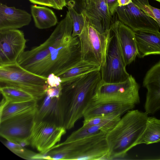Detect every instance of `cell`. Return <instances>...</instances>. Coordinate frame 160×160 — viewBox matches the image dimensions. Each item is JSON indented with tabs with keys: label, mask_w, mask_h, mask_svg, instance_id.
<instances>
[{
	"label": "cell",
	"mask_w": 160,
	"mask_h": 160,
	"mask_svg": "<svg viewBox=\"0 0 160 160\" xmlns=\"http://www.w3.org/2000/svg\"><path fill=\"white\" fill-rule=\"evenodd\" d=\"M0 85L16 87L32 94L38 101L46 95L47 78L29 71L17 62L0 65Z\"/></svg>",
	"instance_id": "obj_5"
},
{
	"label": "cell",
	"mask_w": 160,
	"mask_h": 160,
	"mask_svg": "<svg viewBox=\"0 0 160 160\" xmlns=\"http://www.w3.org/2000/svg\"><path fill=\"white\" fill-rule=\"evenodd\" d=\"M134 108L122 103L103 102H96L91 101L84 111V119L98 117H103L114 114L122 115L127 111Z\"/></svg>",
	"instance_id": "obj_19"
},
{
	"label": "cell",
	"mask_w": 160,
	"mask_h": 160,
	"mask_svg": "<svg viewBox=\"0 0 160 160\" xmlns=\"http://www.w3.org/2000/svg\"><path fill=\"white\" fill-rule=\"evenodd\" d=\"M0 91L3 98L10 103L21 102L36 99L30 93L13 86L0 85Z\"/></svg>",
	"instance_id": "obj_25"
},
{
	"label": "cell",
	"mask_w": 160,
	"mask_h": 160,
	"mask_svg": "<svg viewBox=\"0 0 160 160\" xmlns=\"http://www.w3.org/2000/svg\"><path fill=\"white\" fill-rule=\"evenodd\" d=\"M107 133H99L66 143L55 145L46 153L49 160L106 159L108 147Z\"/></svg>",
	"instance_id": "obj_4"
},
{
	"label": "cell",
	"mask_w": 160,
	"mask_h": 160,
	"mask_svg": "<svg viewBox=\"0 0 160 160\" xmlns=\"http://www.w3.org/2000/svg\"><path fill=\"white\" fill-rule=\"evenodd\" d=\"M148 115L138 110H130L120 118L106 134L108 147L106 159L123 158L136 146L145 128Z\"/></svg>",
	"instance_id": "obj_3"
},
{
	"label": "cell",
	"mask_w": 160,
	"mask_h": 160,
	"mask_svg": "<svg viewBox=\"0 0 160 160\" xmlns=\"http://www.w3.org/2000/svg\"><path fill=\"white\" fill-rule=\"evenodd\" d=\"M73 21L68 11L48 38L39 46L24 52L17 62L35 74L47 78L57 76L81 60L78 36H72Z\"/></svg>",
	"instance_id": "obj_1"
},
{
	"label": "cell",
	"mask_w": 160,
	"mask_h": 160,
	"mask_svg": "<svg viewBox=\"0 0 160 160\" xmlns=\"http://www.w3.org/2000/svg\"><path fill=\"white\" fill-rule=\"evenodd\" d=\"M160 142V119L148 117L145 128L138 139L136 145L149 144Z\"/></svg>",
	"instance_id": "obj_23"
},
{
	"label": "cell",
	"mask_w": 160,
	"mask_h": 160,
	"mask_svg": "<svg viewBox=\"0 0 160 160\" xmlns=\"http://www.w3.org/2000/svg\"><path fill=\"white\" fill-rule=\"evenodd\" d=\"M101 68L98 64L81 59L58 76L62 83L91 72L100 70Z\"/></svg>",
	"instance_id": "obj_22"
},
{
	"label": "cell",
	"mask_w": 160,
	"mask_h": 160,
	"mask_svg": "<svg viewBox=\"0 0 160 160\" xmlns=\"http://www.w3.org/2000/svg\"><path fill=\"white\" fill-rule=\"evenodd\" d=\"M140 88L139 84L131 75L122 82L111 83L102 81L95 91L92 101L96 102L119 103L134 108L140 103Z\"/></svg>",
	"instance_id": "obj_7"
},
{
	"label": "cell",
	"mask_w": 160,
	"mask_h": 160,
	"mask_svg": "<svg viewBox=\"0 0 160 160\" xmlns=\"http://www.w3.org/2000/svg\"><path fill=\"white\" fill-rule=\"evenodd\" d=\"M31 2L36 4L42 5L52 8L50 0H29Z\"/></svg>",
	"instance_id": "obj_34"
},
{
	"label": "cell",
	"mask_w": 160,
	"mask_h": 160,
	"mask_svg": "<svg viewBox=\"0 0 160 160\" xmlns=\"http://www.w3.org/2000/svg\"><path fill=\"white\" fill-rule=\"evenodd\" d=\"M38 106L35 121H44L63 127V118L60 98L46 95Z\"/></svg>",
	"instance_id": "obj_17"
},
{
	"label": "cell",
	"mask_w": 160,
	"mask_h": 160,
	"mask_svg": "<svg viewBox=\"0 0 160 160\" xmlns=\"http://www.w3.org/2000/svg\"><path fill=\"white\" fill-rule=\"evenodd\" d=\"M116 12L119 21L134 31H159L160 28L157 22L145 13L132 1L126 6L118 7Z\"/></svg>",
	"instance_id": "obj_12"
},
{
	"label": "cell",
	"mask_w": 160,
	"mask_h": 160,
	"mask_svg": "<svg viewBox=\"0 0 160 160\" xmlns=\"http://www.w3.org/2000/svg\"><path fill=\"white\" fill-rule=\"evenodd\" d=\"M4 145L14 153L26 159H36L38 153L24 148L19 144L8 140L4 143Z\"/></svg>",
	"instance_id": "obj_27"
},
{
	"label": "cell",
	"mask_w": 160,
	"mask_h": 160,
	"mask_svg": "<svg viewBox=\"0 0 160 160\" xmlns=\"http://www.w3.org/2000/svg\"><path fill=\"white\" fill-rule=\"evenodd\" d=\"M84 12L90 23L99 32L111 29L112 16L107 0H87Z\"/></svg>",
	"instance_id": "obj_15"
},
{
	"label": "cell",
	"mask_w": 160,
	"mask_h": 160,
	"mask_svg": "<svg viewBox=\"0 0 160 160\" xmlns=\"http://www.w3.org/2000/svg\"><path fill=\"white\" fill-rule=\"evenodd\" d=\"M117 40L113 34L109 43L104 64L100 70L102 81L107 83H116L126 80L130 76Z\"/></svg>",
	"instance_id": "obj_9"
},
{
	"label": "cell",
	"mask_w": 160,
	"mask_h": 160,
	"mask_svg": "<svg viewBox=\"0 0 160 160\" xmlns=\"http://www.w3.org/2000/svg\"><path fill=\"white\" fill-rule=\"evenodd\" d=\"M52 8L59 10H62L67 5L65 0H50Z\"/></svg>",
	"instance_id": "obj_33"
},
{
	"label": "cell",
	"mask_w": 160,
	"mask_h": 160,
	"mask_svg": "<svg viewBox=\"0 0 160 160\" xmlns=\"http://www.w3.org/2000/svg\"><path fill=\"white\" fill-rule=\"evenodd\" d=\"M112 34L111 29L103 33L99 32L90 23L86 15L83 29L78 36L81 44V59L101 67L103 65Z\"/></svg>",
	"instance_id": "obj_6"
},
{
	"label": "cell",
	"mask_w": 160,
	"mask_h": 160,
	"mask_svg": "<svg viewBox=\"0 0 160 160\" xmlns=\"http://www.w3.org/2000/svg\"><path fill=\"white\" fill-rule=\"evenodd\" d=\"M67 5L73 7L79 13L83 12L87 0H65Z\"/></svg>",
	"instance_id": "obj_30"
},
{
	"label": "cell",
	"mask_w": 160,
	"mask_h": 160,
	"mask_svg": "<svg viewBox=\"0 0 160 160\" xmlns=\"http://www.w3.org/2000/svg\"><path fill=\"white\" fill-rule=\"evenodd\" d=\"M38 102L36 100L33 99L23 102L8 103L0 112V122L34 108L38 105Z\"/></svg>",
	"instance_id": "obj_24"
},
{
	"label": "cell",
	"mask_w": 160,
	"mask_h": 160,
	"mask_svg": "<svg viewBox=\"0 0 160 160\" xmlns=\"http://www.w3.org/2000/svg\"><path fill=\"white\" fill-rule=\"evenodd\" d=\"M31 9L35 26L38 28H49L58 23L56 15L50 9L45 7L34 5L31 6Z\"/></svg>",
	"instance_id": "obj_21"
},
{
	"label": "cell",
	"mask_w": 160,
	"mask_h": 160,
	"mask_svg": "<svg viewBox=\"0 0 160 160\" xmlns=\"http://www.w3.org/2000/svg\"><path fill=\"white\" fill-rule=\"evenodd\" d=\"M160 3V0H154Z\"/></svg>",
	"instance_id": "obj_37"
},
{
	"label": "cell",
	"mask_w": 160,
	"mask_h": 160,
	"mask_svg": "<svg viewBox=\"0 0 160 160\" xmlns=\"http://www.w3.org/2000/svg\"><path fill=\"white\" fill-rule=\"evenodd\" d=\"M142 85L147 90L145 112L154 114L160 109V60L147 72Z\"/></svg>",
	"instance_id": "obj_14"
},
{
	"label": "cell",
	"mask_w": 160,
	"mask_h": 160,
	"mask_svg": "<svg viewBox=\"0 0 160 160\" xmlns=\"http://www.w3.org/2000/svg\"><path fill=\"white\" fill-rule=\"evenodd\" d=\"M18 143L22 147L27 146L30 144V142L29 140H25L19 142Z\"/></svg>",
	"instance_id": "obj_36"
},
{
	"label": "cell",
	"mask_w": 160,
	"mask_h": 160,
	"mask_svg": "<svg viewBox=\"0 0 160 160\" xmlns=\"http://www.w3.org/2000/svg\"><path fill=\"white\" fill-rule=\"evenodd\" d=\"M27 40L18 29L0 31V65L17 62L24 52Z\"/></svg>",
	"instance_id": "obj_11"
},
{
	"label": "cell",
	"mask_w": 160,
	"mask_h": 160,
	"mask_svg": "<svg viewBox=\"0 0 160 160\" xmlns=\"http://www.w3.org/2000/svg\"><path fill=\"white\" fill-rule=\"evenodd\" d=\"M48 85L51 87H57L61 84V80L60 78L53 73L48 75L47 78Z\"/></svg>",
	"instance_id": "obj_32"
},
{
	"label": "cell",
	"mask_w": 160,
	"mask_h": 160,
	"mask_svg": "<svg viewBox=\"0 0 160 160\" xmlns=\"http://www.w3.org/2000/svg\"><path fill=\"white\" fill-rule=\"evenodd\" d=\"M66 129L48 122L35 120L29 139L31 146L41 154L48 151L59 142Z\"/></svg>",
	"instance_id": "obj_10"
},
{
	"label": "cell",
	"mask_w": 160,
	"mask_h": 160,
	"mask_svg": "<svg viewBox=\"0 0 160 160\" xmlns=\"http://www.w3.org/2000/svg\"><path fill=\"white\" fill-rule=\"evenodd\" d=\"M101 81L100 70H98L61 83L60 99L63 127L66 129L73 128L76 122L83 117L84 111Z\"/></svg>",
	"instance_id": "obj_2"
},
{
	"label": "cell",
	"mask_w": 160,
	"mask_h": 160,
	"mask_svg": "<svg viewBox=\"0 0 160 160\" xmlns=\"http://www.w3.org/2000/svg\"><path fill=\"white\" fill-rule=\"evenodd\" d=\"M138 56L141 58L151 55H160V32L153 31H134Z\"/></svg>",
	"instance_id": "obj_18"
},
{
	"label": "cell",
	"mask_w": 160,
	"mask_h": 160,
	"mask_svg": "<svg viewBox=\"0 0 160 160\" xmlns=\"http://www.w3.org/2000/svg\"><path fill=\"white\" fill-rule=\"evenodd\" d=\"M111 29L114 35L126 66L134 61L138 54L135 33L120 21L114 22Z\"/></svg>",
	"instance_id": "obj_13"
},
{
	"label": "cell",
	"mask_w": 160,
	"mask_h": 160,
	"mask_svg": "<svg viewBox=\"0 0 160 160\" xmlns=\"http://www.w3.org/2000/svg\"><path fill=\"white\" fill-rule=\"evenodd\" d=\"M37 107L0 122L1 136L17 143L25 140H29Z\"/></svg>",
	"instance_id": "obj_8"
},
{
	"label": "cell",
	"mask_w": 160,
	"mask_h": 160,
	"mask_svg": "<svg viewBox=\"0 0 160 160\" xmlns=\"http://www.w3.org/2000/svg\"><path fill=\"white\" fill-rule=\"evenodd\" d=\"M132 1L145 13L153 19L160 29V9L150 5L148 0H132Z\"/></svg>",
	"instance_id": "obj_28"
},
{
	"label": "cell",
	"mask_w": 160,
	"mask_h": 160,
	"mask_svg": "<svg viewBox=\"0 0 160 160\" xmlns=\"http://www.w3.org/2000/svg\"><path fill=\"white\" fill-rule=\"evenodd\" d=\"M68 8L73 21L72 36L73 37L78 36L83 29L86 15L84 12L78 13L72 7L68 6Z\"/></svg>",
	"instance_id": "obj_26"
},
{
	"label": "cell",
	"mask_w": 160,
	"mask_h": 160,
	"mask_svg": "<svg viewBox=\"0 0 160 160\" xmlns=\"http://www.w3.org/2000/svg\"><path fill=\"white\" fill-rule=\"evenodd\" d=\"M31 20V15L25 11L0 3V31L21 28Z\"/></svg>",
	"instance_id": "obj_16"
},
{
	"label": "cell",
	"mask_w": 160,
	"mask_h": 160,
	"mask_svg": "<svg viewBox=\"0 0 160 160\" xmlns=\"http://www.w3.org/2000/svg\"><path fill=\"white\" fill-rule=\"evenodd\" d=\"M62 87L61 85L57 87H51L48 85L46 90V95L51 98H60L61 94Z\"/></svg>",
	"instance_id": "obj_31"
},
{
	"label": "cell",
	"mask_w": 160,
	"mask_h": 160,
	"mask_svg": "<svg viewBox=\"0 0 160 160\" xmlns=\"http://www.w3.org/2000/svg\"><path fill=\"white\" fill-rule=\"evenodd\" d=\"M132 2V0H118V7L126 6Z\"/></svg>",
	"instance_id": "obj_35"
},
{
	"label": "cell",
	"mask_w": 160,
	"mask_h": 160,
	"mask_svg": "<svg viewBox=\"0 0 160 160\" xmlns=\"http://www.w3.org/2000/svg\"><path fill=\"white\" fill-rule=\"evenodd\" d=\"M121 116L119 114H114L110 116L96 117L91 118L84 119L82 126H89L100 124L114 119L120 118Z\"/></svg>",
	"instance_id": "obj_29"
},
{
	"label": "cell",
	"mask_w": 160,
	"mask_h": 160,
	"mask_svg": "<svg viewBox=\"0 0 160 160\" xmlns=\"http://www.w3.org/2000/svg\"><path fill=\"white\" fill-rule=\"evenodd\" d=\"M121 118L98 125L82 126L72 132L62 143H68L101 132L107 133L114 127Z\"/></svg>",
	"instance_id": "obj_20"
}]
</instances>
